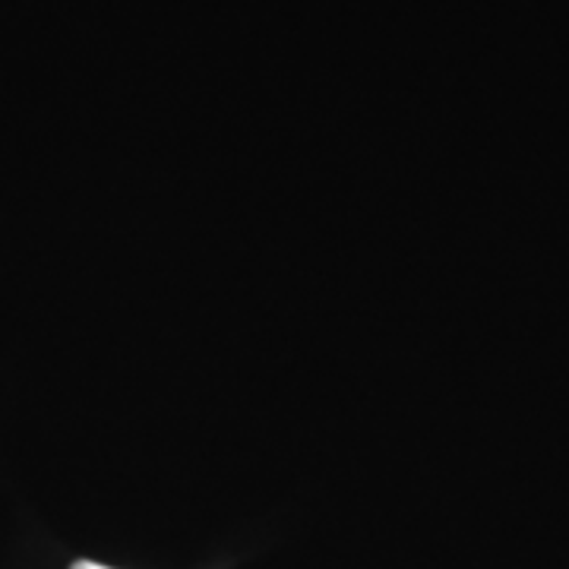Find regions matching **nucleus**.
Masks as SVG:
<instances>
[{"instance_id":"nucleus-1","label":"nucleus","mask_w":569,"mask_h":569,"mask_svg":"<svg viewBox=\"0 0 569 569\" xmlns=\"http://www.w3.org/2000/svg\"><path fill=\"white\" fill-rule=\"evenodd\" d=\"M73 569H111V567H102V563H89V560H80Z\"/></svg>"}]
</instances>
